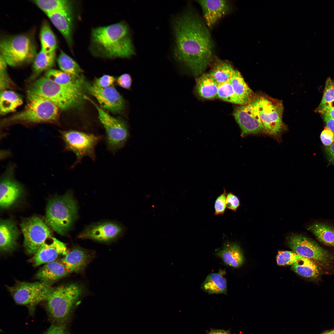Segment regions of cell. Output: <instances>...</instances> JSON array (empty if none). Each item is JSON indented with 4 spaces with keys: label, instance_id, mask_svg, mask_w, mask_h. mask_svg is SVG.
Masks as SVG:
<instances>
[{
    "label": "cell",
    "instance_id": "6da1fadb",
    "mask_svg": "<svg viewBox=\"0 0 334 334\" xmlns=\"http://www.w3.org/2000/svg\"><path fill=\"white\" fill-rule=\"evenodd\" d=\"M173 27L175 57L194 75H201L213 58V43L207 25L188 12L175 19Z\"/></svg>",
    "mask_w": 334,
    "mask_h": 334
},
{
    "label": "cell",
    "instance_id": "7a4b0ae2",
    "mask_svg": "<svg viewBox=\"0 0 334 334\" xmlns=\"http://www.w3.org/2000/svg\"><path fill=\"white\" fill-rule=\"evenodd\" d=\"M90 49L94 55L104 58H127L135 53L128 27L123 22L93 29Z\"/></svg>",
    "mask_w": 334,
    "mask_h": 334
},
{
    "label": "cell",
    "instance_id": "3957f363",
    "mask_svg": "<svg viewBox=\"0 0 334 334\" xmlns=\"http://www.w3.org/2000/svg\"><path fill=\"white\" fill-rule=\"evenodd\" d=\"M84 87L62 85L44 77L32 83L27 92L39 96L53 103L59 109L65 110L79 105L86 99Z\"/></svg>",
    "mask_w": 334,
    "mask_h": 334
},
{
    "label": "cell",
    "instance_id": "277c9868",
    "mask_svg": "<svg viewBox=\"0 0 334 334\" xmlns=\"http://www.w3.org/2000/svg\"><path fill=\"white\" fill-rule=\"evenodd\" d=\"M27 103L21 111L5 118L1 124L4 126L17 123L34 124L55 123L58 119L59 109L48 100L27 92Z\"/></svg>",
    "mask_w": 334,
    "mask_h": 334
},
{
    "label": "cell",
    "instance_id": "5b68a950",
    "mask_svg": "<svg viewBox=\"0 0 334 334\" xmlns=\"http://www.w3.org/2000/svg\"><path fill=\"white\" fill-rule=\"evenodd\" d=\"M78 206L72 193L53 198L48 202L46 211V221L57 233L65 235L77 218Z\"/></svg>",
    "mask_w": 334,
    "mask_h": 334
},
{
    "label": "cell",
    "instance_id": "8992f818",
    "mask_svg": "<svg viewBox=\"0 0 334 334\" xmlns=\"http://www.w3.org/2000/svg\"><path fill=\"white\" fill-rule=\"evenodd\" d=\"M84 292L82 286L76 283L54 288L46 301V309L53 323H64Z\"/></svg>",
    "mask_w": 334,
    "mask_h": 334
},
{
    "label": "cell",
    "instance_id": "52a82bcc",
    "mask_svg": "<svg viewBox=\"0 0 334 334\" xmlns=\"http://www.w3.org/2000/svg\"><path fill=\"white\" fill-rule=\"evenodd\" d=\"M0 55L8 65L16 67L33 62L36 47L31 37L19 34L3 38L0 42Z\"/></svg>",
    "mask_w": 334,
    "mask_h": 334
},
{
    "label": "cell",
    "instance_id": "ba28073f",
    "mask_svg": "<svg viewBox=\"0 0 334 334\" xmlns=\"http://www.w3.org/2000/svg\"><path fill=\"white\" fill-rule=\"evenodd\" d=\"M60 134L64 150L72 152L76 157L71 168L80 163L85 157L90 158L92 161L96 160L95 148L103 136L75 130L62 131Z\"/></svg>",
    "mask_w": 334,
    "mask_h": 334
},
{
    "label": "cell",
    "instance_id": "9c48e42d",
    "mask_svg": "<svg viewBox=\"0 0 334 334\" xmlns=\"http://www.w3.org/2000/svg\"><path fill=\"white\" fill-rule=\"evenodd\" d=\"M258 95L259 113L263 133L279 141L282 134L287 129L282 120V102L265 94Z\"/></svg>",
    "mask_w": 334,
    "mask_h": 334
},
{
    "label": "cell",
    "instance_id": "30bf717a",
    "mask_svg": "<svg viewBox=\"0 0 334 334\" xmlns=\"http://www.w3.org/2000/svg\"><path fill=\"white\" fill-rule=\"evenodd\" d=\"M8 288L16 303L32 307L41 302L46 301L54 289L51 284L40 281L33 282L18 281Z\"/></svg>",
    "mask_w": 334,
    "mask_h": 334
},
{
    "label": "cell",
    "instance_id": "8fae6325",
    "mask_svg": "<svg viewBox=\"0 0 334 334\" xmlns=\"http://www.w3.org/2000/svg\"><path fill=\"white\" fill-rule=\"evenodd\" d=\"M95 106L100 122L105 131L106 148L114 154L124 146L128 139L127 125L123 120L113 117L97 105Z\"/></svg>",
    "mask_w": 334,
    "mask_h": 334
},
{
    "label": "cell",
    "instance_id": "7c38bea8",
    "mask_svg": "<svg viewBox=\"0 0 334 334\" xmlns=\"http://www.w3.org/2000/svg\"><path fill=\"white\" fill-rule=\"evenodd\" d=\"M287 243L293 252L322 266L329 267L334 262V256L331 253L306 236L292 235L288 238Z\"/></svg>",
    "mask_w": 334,
    "mask_h": 334
},
{
    "label": "cell",
    "instance_id": "4fadbf2b",
    "mask_svg": "<svg viewBox=\"0 0 334 334\" xmlns=\"http://www.w3.org/2000/svg\"><path fill=\"white\" fill-rule=\"evenodd\" d=\"M20 226L24 237V246L29 254H34L47 239L52 238L50 228L38 217L25 219Z\"/></svg>",
    "mask_w": 334,
    "mask_h": 334
},
{
    "label": "cell",
    "instance_id": "5bb4252c",
    "mask_svg": "<svg viewBox=\"0 0 334 334\" xmlns=\"http://www.w3.org/2000/svg\"><path fill=\"white\" fill-rule=\"evenodd\" d=\"M259 106V98L257 95L250 103L240 105L234 109L233 115L241 129L242 137L264 133Z\"/></svg>",
    "mask_w": 334,
    "mask_h": 334
},
{
    "label": "cell",
    "instance_id": "9a60e30c",
    "mask_svg": "<svg viewBox=\"0 0 334 334\" xmlns=\"http://www.w3.org/2000/svg\"><path fill=\"white\" fill-rule=\"evenodd\" d=\"M84 86L96 98L103 109L117 113L121 112L124 109L123 99L114 87L103 88L95 84L85 82Z\"/></svg>",
    "mask_w": 334,
    "mask_h": 334
},
{
    "label": "cell",
    "instance_id": "2e32d148",
    "mask_svg": "<svg viewBox=\"0 0 334 334\" xmlns=\"http://www.w3.org/2000/svg\"><path fill=\"white\" fill-rule=\"evenodd\" d=\"M123 231L122 227L117 223L111 222H99L87 226L78 238L108 242L118 237Z\"/></svg>",
    "mask_w": 334,
    "mask_h": 334
},
{
    "label": "cell",
    "instance_id": "e0dca14e",
    "mask_svg": "<svg viewBox=\"0 0 334 334\" xmlns=\"http://www.w3.org/2000/svg\"><path fill=\"white\" fill-rule=\"evenodd\" d=\"M23 188L14 178V168L10 166L2 175L0 184V206L4 209L13 204L20 197Z\"/></svg>",
    "mask_w": 334,
    "mask_h": 334
},
{
    "label": "cell",
    "instance_id": "ac0fdd59",
    "mask_svg": "<svg viewBox=\"0 0 334 334\" xmlns=\"http://www.w3.org/2000/svg\"><path fill=\"white\" fill-rule=\"evenodd\" d=\"M67 253L66 245L55 238L49 243L45 242L39 248L31 260L34 267L56 260L61 255Z\"/></svg>",
    "mask_w": 334,
    "mask_h": 334
},
{
    "label": "cell",
    "instance_id": "d6986e66",
    "mask_svg": "<svg viewBox=\"0 0 334 334\" xmlns=\"http://www.w3.org/2000/svg\"><path fill=\"white\" fill-rule=\"evenodd\" d=\"M197 2L202 9L206 24L209 28L212 27L229 8L227 1L198 0Z\"/></svg>",
    "mask_w": 334,
    "mask_h": 334
},
{
    "label": "cell",
    "instance_id": "ffe728a7",
    "mask_svg": "<svg viewBox=\"0 0 334 334\" xmlns=\"http://www.w3.org/2000/svg\"><path fill=\"white\" fill-rule=\"evenodd\" d=\"M47 15L71 48L72 43L73 15L71 6Z\"/></svg>",
    "mask_w": 334,
    "mask_h": 334
},
{
    "label": "cell",
    "instance_id": "44dd1931",
    "mask_svg": "<svg viewBox=\"0 0 334 334\" xmlns=\"http://www.w3.org/2000/svg\"><path fill=\"white\" fill-rule=\"evenodd\" d=\"M92 256L88 252L80 247H75L65 255L61 260L68 272H81L87 266Z\"/></svg>",
    "mask_w": 334,
    "mask_h": 334
},
{
    "label": "cell",
    "instance_id": "7402d4cb",
    "mask_svg": "<svg viewBox=\"0 0 334 334\" xmlns=\"http://www.w3.org/2000/svg\"><path fill=\"white\" fill-rule=\"evenodd\" d=\"M19 234L15 223L10 219L2 220L0 223V248L1 252H11L17 245Z\"/></svg>",
    "mask_w": 334,
    "mask_h": 334
},
{
    "label": "cell",
    "instance_id": "603a6c76",
    "mask_svg": "<svg viewBox=\"0 0 334 334\" xmlns=\"http://www.w3.org/2000/svg\"><path fill=\"white\" fill-rule=\"evenodd\" d=\"M69 274L61 260H56L44 264L37 271L35 277L40 281L51 284Z\"/></svg>",
    "mask_w": 334,
    "mask_h": 334
},
{
    "label": "cell",
    "instance_id": "cb8c5ba5",
    "mask_svg": "<svg viewBox=\"0 0 334 334\" xmlns=\"http://www.w3.org/2000/svg\"><path fill=\"white\" fill-rule=\"evenodd\" d=\"M241 105H247L252 101L257 95L249 87L242 75L238 70L230 81Z\"/></svg>",
    "mask_w": 334,
    "mask_h": 334
},
{
    "label": "cell",
    "instance_id": "d4e9b609",
    "mask_svg": "<svg viewBox=\"0 0 334 334\" xmlns=\"http://www.w3.org/2000/svg\"><path fill=\"white\" fill-rule=\"evenodd\" d=\"M216 255L226 265L234 268L239 267L244 261L242 250L235 243H227Z\"/></svg>",
    "mask_w": 334,
    "mask_h": 334
},
{
    "label": "cell",
    "instance_id": "484cf974",
    "mask_svg": "<svg viewBox=\"0 0 334 334\" xmlns=\"http://www.w3.org/2000/svg\"><path fill=\"white\" fill-rule=\"evenodd\" d=\"M56 58L55 51L46 52L41 50L33 62L32 73L30 79L33 80L43 72L51 69L54 64Z\"/></svg>",
    "mask_w": 334,
    "mask_h": 334
},
{
    "label": "cell",
    "instance_id": "4316f807",
    "mask_svg": "<svg viewBox=\"0 0 334 334\" xmlns=\"http://www.w3.org/2000/svg\"><path fill=\"white\" fill-rule=\"evenodd\" d=\"M200 287L209 294H226L227 281L220 273H211L207 276Z\"/></svg>",
    "mask_w": 334,
    "mask_h": 334
},
{
    "label": "cell",
    "instance_id": "83f0119b",
    "mask_svg": "<svg viewBox=\"0 0 334 334\" xmlns=\"http://www.w3.org/2000/svg\"><path fill=\"white\" fill-rule=\"evenodd\" d=\"M23 103L22 97L15 92L9 90L1 91L0 113L3 115L14 112Z\"/></svg>",
    "mask_w": 334,
    "mask_h": 334
},
{
    "label": "cell",
    "instance_id": "f1b7e54d",
    "mask_svg": "<svg viewBox=\"0 0 334 334\" xmlns=\"http://www.w3.org/2000/svg\"><path fill=\"white\" fill-rule=\"evenodd\" d=\"M218 86V84L209 73L202 75L197 81L198 93L204 99H213L217 97Z\"/></svg>",
    "mask_w": 334,
    "mask_h": 334
},
{
    "label": "cell",
    "instance_id": "f546056e",
    "mask_svg": "<svg viewBox=\"0 0 334 334\" xmlns=\"http://www.w3.org/2000/svg\"><path fill=\"white\" fill-rule=\"evenodd\" d=\"M310 230L321 242L334 247V227L325 223H314L309 226Z\"/></svg>",
    "mask_w": 334,
    "mask_h": 334
},
{
    "label": "cell",
    "instance_id": "4dcf8cb0",
    "mask_svg": "<svg viewBox=\"0 0 334 334\" xmlns=\"http://www.w3.org/2000/svg\"><path fill=\"white\" fill-rule=\"evenodd\" d=\"M291 269L302 276L313 279L319 277L321 272L316 263L305 257L293 264Z\"/></svg>",
    "mask_w": 334,
    "mask_h": 334
},
{
    "label": "cell",
    "instance_id": "1f68e13d",
    "mask_svg": "<svg viewBox=\"0 0 334 334\" xmlns=\"http://www.w3.org/2000/svg\"><path fill=\"white\" fill-rule=\"evenodd\" d=\"M45 77L53 82L60 85L71 87L84 86L82 79H74L61 70L50 69L46 71Z\"/></svg>",
    "mask_w": 334,
    "mask_h": 334
},
{
    "label": "cell",
    "instance_id": "d6a6232c",
    "mask_svg": "<svg viewBox=\"0 0 334 334\" xmlns=\"http://www.w3.org/2000/svg\"><path fill=\"white\" fill-rule=\"evenodd\" d=\"M236 70L229 63L219 61L216 63L209 74L219 84L229 81Z\"/></svg>",
    "mask_w": 334,
    "mask_h": 334
},
{
    "label": "cell",
    "instance_id": "836d02e7",
    "mask_svg": "<svg viewBox=\"0 0 334 334\" xmlns=\"http://www.w3.org/2000/svg\"><path fill=\"white\" fill-rule=\"evenodd\" d=\"M57 61L61 71L74 79L82 78V69L72 58L62 50L60 52Z\"/></svg>",
    "mask_w": 334,
    "mask_h": 334
},
{
    "label": "cell",
    "instance_id": "e575fe53",
    "mask_svg": "<svg viewBox=\"0 0 334 334\" xmlns=\"http://www.w3.org/2000/svg\"><path fill=\"white\" fill-rule=\"evenodd\" d=\"M41 50L46 52L55 51L57 42L55 35L48 23L43 22L40 34Z\"/></svg>",
    "mask_w": 334,
    "mask_h": 334
},
{
    "label": "cell",
    "instance_id": "d590c367",
    "mask_svg": "<svg viewBox=\"0 0 334 334\" xmlns=\"http://www.w3.org/2000/svg\"><path fill=\"white\" fill-rule=\"evenodd\" d=\"M334 108V80L328 78L326 81L323 93L317 111L322 112Z\"/></svg>",
    "mask_w": 334,
    "mask_h": 334
},
{
    "label": "cell",
    "instance_id": "8d00e7d4",
    "mask_svg": "<svg viewBox=\"0 0 334 334\" xmlns=\"http://www.w3.org/2000/svg\"><path fill=\"white\" fill-rule=\"evenodd\" d=\"M32 2L47 15L71 6L69 1L65 0H34Z\"/></svg>",
    "mask_w": 334,
    "mask_h": 334
},
{
    "label": "cell",
    "instance_id": "74e56055",
    "mask_svg": "<svg viewBox=\"0 0 334 334\" xmlns=\"http://www.w3.org/2000/svg\"><path fill=\"white\" fill-rule=\"evenodd\" d=\"M217 96L225 101L241 105L230 81L218 84Z\"/></svg>",
    "mask_w": 334,
    "mask_h": 334
},
{
    "label": "cell",
    "instance_id": "f35d334b",
    "mask_svg": "<svg viewBox=\"0 0 334 334\" xmlns=\"http://www.w3.org/2000/svg\"><path fill=\"white\" fill-rule=\"evenodd\" d=\"M304 257L293 251H279L276 256L277 264L280 265H293Z\"/></svg>",
    "mask_w": 334,
    "mask_h": 334
},
{
    "label": "cell",
    "instance_id": "ab89813d",
    "mask_svg": "<svg viewBox=\"0 0 334 334\" xmlns=\"http://www.w3.org/2000/svg\"><path fill=\"white\" fill-rule=\"evenodd\" d=\"M8 65L4 58L0 56V89L1 91L7 90L13 85L7 71Z\"/></svg>",
    "mask_w": 334,
    "mask_h": 334
},
{
    "label": "cell",
    "instance_id": "60d3db41",
    "mask_svg": "<svg viewBox=\"0 0 334 334\" xmlns=\"http://www.w3.org/2000/svg\"><path fill=\"white\" fill-rule=\"evenodd\" d=\"M227 193L225 190L223 193L219 195L215 202L214 204L215 215H222L225 212L226 208V199Z\"/></svg>",
    "mask_w": 334,
    "mask_h": 334
},
{
    "label": "cell",
    "instance_id": "b9f144b4",
    "mask_svg": "<svg viewBox=\"0 0 334 334\" xmlns=\"http://www.w3.org/2000/svg\"><path fill=\"white\" fill-rule=\"evenodd\" d=\"M43 334H68L64 323H53Z\"/></svg>",
    "mask_w": 334,
    "mask_h": 334
},
{
    "label": "cell",
    "instance_id": "7bdbcfd3",
    "mask_svg": "<svg viewBox=\"0 0 334 334\" xmlns=\"http://www.w3.org/2000/svg\"><path fill=\"white\" fill-rule=\"evenodd\" d=\"M115 81V79L113 76L105 75L96 78L94 84L100 88H105L112 86Z\"/></svg>",
    "mask_w": 334,
    "mask_h": 334
},
{
    "label": "cell",
    "instance_id": "ee69618b",
    "mask_svg": "<svg viewBox=\"0 0 334 334\" xmlns=\"http://www.w3.org/2000/svg\"><path fill=\"white\" fill-rule=\"evenodd\" d=\"M320 138L324 145L330 146L334 143V133L325 127L320 134Z\"/></svg>",
    "mask_w": 334,
    "mask_h": 334
},
{
    "label": "cell",
    "instance_id": "f6af8a7d",
    "mask_svg": "<svg viewBox=\"0 0 334 334\" xmlns=\"http://www.w3.org/2000/svg\"><path fill=\"white\" fill-rule=\"evenodd\" d=\"M226 204L227 208L234 212L237 210L240 205V201L238 197L230 192L227 194Z\"/></svg>",
    "mask_w": 334,
    "mask_h": 334
},
{
    "label": "cell",
    "instance_id": "bcb514c9",
    "mask_svg": "<svg viewBox=\"0 0 334 334\" xmlns=\"http://www.w3.org/2000/svg\"><path fill=\"white\" fill-rule=\"evenodd\" d=\"M116 81L118 84L122 88L128 90L131 89L132 79L130 74H123L118 78Z\"/></svg>",
    "mask_w": 334,
    "mask_h": 334
},
{
    "label": "cell",
    "instance_id": "7dc6e473",
    "mask_svg": "<svg viewBox=\"0 0 334 334\" xmlns=\"http://www.w3.org/2000/svg\"><path fill=\"white\" fill-rule=\"evenodd\" d=\"M325 152L329 160L334 165V143L330 146L327 147Z\"/></svg>",
    "mask_w": 334,
    "mask_h": 334
},
{
    "label": "cell",
    "instance_id": "c3c4849f",
    "mask_svg": "<svg viewBox=\"0 0 334 334\" xmlns=\"http://www.w3.org/2000/svg\"><path fill=\"white\" fill-rule=\"evenodd\" d=\"M323 116L327 127L334 133V119L324 115Z\"/></svg>",
    "mask_w": 334,
    "mask_h": 334
},
{
    "label": "cell",
    "instance_id": "681fc988",
    "mask_svg": "<svg viewBox=\"0 0 334 334\" xmlns=\"http://www.w3.org/2000/svg\"><path fill=\"white\" fill-rule=\"evenodd\" d=\"M207 334H233L229 330L211 328Z\"/></svg>",
    "mask_w": 334,
    "mask_h": 334
},
{
    "label": "cell",
    "instance_id": "f907efd6",
    "mask_svg": "<svg viewBox=\"0 0 334 334\" xmlns=\"http://www.w3.org/2000/svg\"><path fill=\"white\" fill-rule=\"evenodd\" d=\"M320 113L334 119V108L324 110Z\"/></svg>",
    "mask_w": 334,
    "mask_h": 334
},
{
    "label": "cell",
    "instance_id": "816d5d0a",
    "mask_svg": "<svg viewBox=\"0 0 334 334\" xmlns=\"http://www.w3.org/2000/svg\"><path fill=\"white\" fill-rule=\"evenodd\" d=\"M322 334H334V330L326 332Z\"/></svg>",
    "mask_w": 334,
    "mask_h": 334
}]
</instances>
